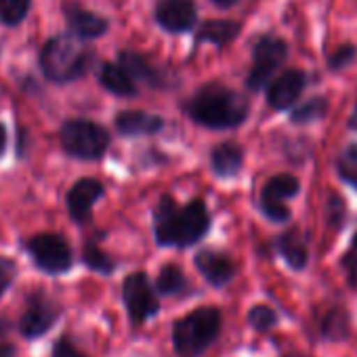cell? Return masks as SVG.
Returning <instances> with one entry per match:
<instances>
[{
  "instance_id": "obj_1",
  "label": "cell",
  "mask_w": 357,
  "mask_h": 357,
  "mask_svg": "<svg viewBox=\"0 0 357 357\" xmlns=\"http://www.w3.org/2000/svg\"><path fill=\"white\" fill-rule=\"evenodd\" d=\"M211 229V215L202 200L178 206L174 198L164 196L153 211V238L158 246L190 248Z\"/></svg>"
},
{
  "instance_id": "obj_2",
  "label": "cell",
  "mask_w": 357,
  "mask_h": 357,
  "mask_svg": "<svg viewBox=\"0 0 357 357\" xmlns=\"http://www.w3.org/2000/svg\"><path fill=\"white\" fill-rule=\"evenodd\" d=\"M185 112L206 128H234L246 120L248 101L223 84H206L188 101Z\"/></svg>"
},
{
  "instance_id": "obj_3",
  "label": "cell",
  "mask_w": 357,
  "mask_h": 357,
  "mask_svg": "<svg viewBox=\"0 0 357 357\" xmlns=\"http://www.w3.org/2000/svg\"><path fill=\"white\" fill-rule=\"evenodd\" d=\"M223 313L219 307H196L170 326V340L176 357H200L221 336Z\"/></svg>"
},
{
  "instance_id": "obj_4",
  "label": "cell",
  "mask_w": 357,
  "mask_h": 357,
  "mask_svg": "<svg viewBox=\"0 0 357 357\" xmlns=\"http://www.w3.org/2000/svg\"><path fill=\"white\" fill-rule=\"evenodd\" d=\"M91 63V51L76 34L51 38L40 53L43 74L53 82H72L80 78Z\"/></svg>"
},
{
  "instance_id": "obj_5",
  "label": "cell",
  "mask_w": 357,
  "mask_h": 357,
  "mask_svg": "<svg viewBox=\"0 0 357 357\" xmlns=\"http://www.w3.org/2000/svg\"><path fill=\"white\" fill-rule=\"evenodd\" d=\"M130 326L137 330L160 313V294L145 271H132L124 278L120 290Z\"/></svg>"
},
{
  "instance_id": "obj_6",
  "label": "cell",
  "mask_w": 357,
  "mask_h": 357,
  "mask_svg": "<svg viewBox=\"0 0 357 357\" xmlns=\"http://www.w3.org/2000/svg\"><path fill=\"white\" fill-rule=\"evenodd\" d=\"M61 147L80 160H99L109 147V135L91 120H68L61 126Z\"/></svg>"
},
{
  "instance_id": "obj_7",
  "label": "cell",
  "mask_w": 357,
  "mask_h": 357,
  "mask_svg": "<svg viewBox=\"0 0 357 357\" xmlns=\"http://www.w3.org/2000/svg\"><path fill=\"white\" fill-rule=\"evenodd\" d=\"M24 248L30 255L36 269H40L47 275L68 273L74 265L72 248L59 234H36L26 240Z\"/></svg>"
},
{
  "instance_id": "obj_8",
  "label": "cell",
  "mask_w": 357,
  "mask_h": 357,
  "mask_svg": "<svg viewBox=\"0 0 357 357\" xmlns=\"http://www.w3.org/2000/svg\"><path fill=\"white\" fill-rule=\"evenodd\" d=\"M61 313L63 307L53 296L43 290H36L26 298V309L17 319V332L26 340L43 338L49 334V330H53Z\"/></svg>"
},
{
  "instance_id": "obj_9",
  "label": "cell",
  "mask_w": 357,
  "mask_h": 357,
  "mask_svg": "<svg viewBox=\"0 0 357 357\" xmlns=\"http://www.w3.org/2000/svg\"><path fill=\"white\" fill-rule=\"evenodd\" d=\"M286 43L273 36H263L257 40L255 49H252V70L248 74V89L252 91H261L263 86H267V82L271 80L273 72L284 63L286 59Z\"/></svg>"
},
{
  "instance_id": "obj_10",
  "label": "cell",
  "mask_w": 357,
  "mask_h": 357,
  "mask_svg": "<svg viewBox=\"0 0 357 357\" xmlns=\"http://www.w3.org/2000/svg\"><path fill=\"white\" fill-rule=\"evenodd\" d=\"M298 194V178L292 174H278L269 178L263 194H261V211L267 219L275 223H284L290 219V211L284 204L286 200Z\"/></svg>"
},
{
  "instance_id": "obj_11",
  "label": "cell",
  "mask_w": 357,
  "mask_h": 357,
  "mask_svg": "<svg viewBox=\"0 0 357 357\" xmlns=\"http://www.w3.org/2000/svg\"><path fill=\"white\" fill-rule=\"evenodd\" d=\"M194 265L213 288H225L238 273L234 259L215 248H202L200 252H196Z\"/></svg>"
},
{
  "instance_id": "obj_12",
  "label": "cell",
  "mask_w": 357,
  "mask_h": 357,
  "mask_svg": "<svg viewBox=\"0 0 357 357\" xmlns=\"http://www.w3.org/2000/svg\"><path fill=\"white\" fill-rule=\"evenodd\" d=\"M198 11L194 0H158L155 22L172 34H181L194 28Z\"/></svg>"
},
{
  "instance_id": "obj_13",
  "label": "cell",
  "mask_w": 357,
  "mask_h": 357,
  "mask_svg": "<svg viewBox=\"0 0 357 357\" xmlns=\"http://www.w3.org/2000/svg\"><path fill=\"white\" fill-rule=\"evenodd\" d=\"M103 196V185L97 178H80L68 192V213L76 223H86L93 217L95 202Z\"/></svg>"
},
{
  "instance_id": "obj_14",
  "label": "cell",
  "mask_w": 357,
  "mask_h": 357,
  "mask_svg": "<svg viewBox=\"0 0 357 357\" xmlns=\"http://www.w3.org/2000/svg\"><path fill=\"white\" fill-rule=\"evenodd\" d=\"M305 86V74L298 70H288L275 78L267 89V103L273 109H288L296 103Z\"/></svg>"
},
{
  "instance_id": "obj_15",
  "label": "cell",
  "mask_w": 357,
  "mask_h": 357,
  "mask_svg": "<svg viewBox=\"0 0 357 357\" xmlns=\"http://www.w3.org/2000/svg\"><path fill=\"white\" fill-rule=\"evenodd\" d=\"M66 13V20H68V26L72 30V34H76L78 38L82 40H93V38H99L107 32V20L93 13V11H86L78 5H70L63 9Z\"/></svg>"
},
{
  "instance_id": "obj_16",
  "label": "cell",
  "mask_w": 357,
  "mask_h": 357,
  "mask_svg": "<svg viewBox=\"0 0 357 357\" xmlns=\"http://www.w3.org/2000/svg\"><path fill=\"white\" fill-rule=\"evenodd\" d=\"M164 122L160 116L155 114H147V112H139V109H128V112H120L116 116V128L120 130V135L124 137H139V135H153L158 130H162Z\"/></svg>"
},
{
  "instance_id": "obj_17",
  "label": "cell",
  "mask_w": 357,
  "mask_h": 357,
  "mask_svg": "<svg viewBox=\"0 0 357 357\" xmlns=\"http://www.w3.org/2000/svg\"><path fill=\"white\" fill-rule=\"evenodd\" d=\"M278 250L292 269L301 271V269L307 267V261H309L307 242L296 229H290V231H286V234H282L278 238Z\"/></svg>"
},
{
  "instance_id": "obj_18",
  "label": "cell",
  "mask_w": 357,
  "mask_h": 357,
  "mask_svg": "<svg viewBox=\"0 0 357 357\" xmlns=\"http://www.w3.org/2000/svg\"><path fill=\"white\" fill-rule=\"evenodd\" d=\"M99 82L103 89L120 97H132L137 93L132 78L126 74V70L120 63H103L99 68Z\"/></svg>"
},
{
  "instance_id": "obj_19",
  "label": "cell",
  "mask_w": 357,
  "mask_h": 357,
  "mask_svg": "<svg viewBox=\"0 0 357 357\" xmlns=\"http://www.w3.org/2000/svg\"><path fill=\"white\" fill-rule=\"evenodd\" d=\"M211 162H213V170L219 176H234L240 172L244 164V151L236 143H221L213 149Z\"/></svg>"
},
{
  "instance_id": "obj_20",
  "label": "cell",
  "mask_w": 357,
  "mask_h": 357,
  "mask_svg": "<svg viewBox=\"0 0 357 357\" xmlns=\"http://www.w3.org/2000/svg\"><path fill=\"white\" fill-rule=\"evenodd\" d=\"M153 288L160 296H183L190 290V282L181 267L174 263H166L160 269Z\"/></svg>"
},
{
  "instance_id": "obj_21",
  "label": "cell",
  "mask_w": 357,
  "mask_h": 357,
  "mask_svg": "<svg viewBox=\"0 0 357 357\" xmlns=\"http://www.w3.org/2000/svg\"><path fill=\"white\" fill-rule=\"evenodd\" d=\"M118 63L126 70V74L130 78H137V80H143V82H149V84H158L160 78H158V70L139 53H132V51H122L118 55Z\"/></svg>"
},
{
  "instance_id": "obj_22",
  "label": "cell",
  "mask_w": 357,
  "mask_h": 357,
  "mask_svg": "<svg viewBox=\"0 0 357 357\" xmlns=\"http://www.w3.org/2000/svg\"><path fill=\"white\" fill-rule=\"evenodd\" d=\"M240 32V26L236 22H229V20H213V22H206L200 32H198V40L200 43H213L217 47H223L227 43H231Z\"/></svg>"
},
{
  "instance_id": "obj_23",
  "label": "cell",
  "mask_w": 357,
  "mask_h": 357,
  "mask_svg": "<svg viewBox=\"0 0 357 357\" xmlns=\"http://www.w3.org/2000/svg\"><path fill=\"white\" fill-rule=\"evenodd\" d=\"M349 336V311L342 307H334L326 313L321 321V338L340 342Z\"/></svg>"
},
{
  "instance_id": "obj_24",
  "label": "cell",
  "mask_w": 357,
  "mask_h": 357,
  "mask_svg": "<svg viewBox=\"0 0 357 357\" xmlns=\"http://www.w3.org/2000/svg\"><path fill=\"white\" fill-rule=\"evenodd\" d=\"M82 261H84V265H86L91 271L101 273V275H112V273L116 271V261H114L105 250H101L97 244H93V242L84 244Z\"/></svg>"
},
{
  "instance_id": "obj_25",
  "label": "cell",
  "mask_w": 357,
  "mask_h": 357,
  "mask_svg": "<svg viewBox=\"0 0 357 357\" xmlns=\"http://www.w3.org/2000/svg\"><path fill=\"white\" fill-rule=\"evenodd\" d=\"M246 321L255 332L265 334V332H269V330H273L278 326L280 317H278L275 309H271L269 305H255V307H250V311L246 315Z\"/></svg>"
},
{
  "instance_id": "obj_26",
  "label": "cell",
  "mask_w": 357,
  "mask_h": 357,
  "mask_svg": "<svg viewBox=\"0 0 357 357\" xmlns=\"http://www.w3.org/2000/svg\"><path fill=\"white\" fill-rule=\"evenodd\" d=\"M32 0H0V22L7 26H17L26 20Z\"/></svg>"
},
{
  "instance_id": "obj_27",
  "label": "cell",
  "mask_w": 357,
  "mask_h": 357,
  "mask_svg": "<svg viewBox=\"0 0 357 357\" xmlns=\"http://www.w3.org/2000/svg\"><path fill=\"white\" fill-rule=\"evenodd\" d=\"M328 112V103L324 97H315L303 105H298L294 112H292V122L296 124H307V122H315V120H321Z\"/></svg>"
},
{
  "instance_id": "obj_28",
  "label": "cell",
  "mask_w": 357,
  "mask_h": 357,
  "mask_svg": "<svg viewBox=\"0 0 357 357\" xmlns=\"http://www.w3.org/2000/svg\"><path fill=\"white\" fill-rule=\"evenodd\" d=\"M338 172L347 183L357 188V145H349L338 158Z\"/></svg>"
},
{
  "instance_id": "obj_29",
  "label": "cell",
  "mask_w": 357,
  "mask_h": 357,
  "mask_svg": "<svg viewBox=\"0 0 357 357\" xmlns=\"http://www.w3.org/2000/svg\"><path fill=\"white\" fill-rule=\"evenodd\" d=\"M13 324L7 317H0V357H17V344L11 338Z\"/></svg>"
},
{
  "instance_id": "obj_30",
  "label": "cell",
  "mask_w": 357,
  "mask_h": 357,
  "mask_svg": "<svg viewBox=\"0 0 357 357\" xmlns=\"http://www.w3.org/2000/svg\"><path fill=\"white\" fill-rule=\"evenodd\" d=\"M51 357H89V355L78 349V344L74 342V338L70 334H63L53 342Z\"/></svg>"
},
{
  "instance_id": "obj_31",
  "label": "cell",
  "mask_w": 357,
  "mask_h": 357,
  "mask_svg": "<svg viewBox=\"0 0 357 357\" xmlns=\"http://www.w3.org/2000/svg\"><path fill=\"white\" fill-rule=\"evenodd\" d=\"M15 275H17L15 261L7 259V257H0V298H3V294L11 288Z\"/></svg>"
},
{
  "instance_id": "obj_32",
  "label": "cell",
  "mask_w": 357,
  "mask_h": 357,
  "mask_svg": "<svg viewBox=\"0 0 357 357\" xmlns=\"http://www.w3.org/2000/svg\"><path fill=\"white\" fill-rule=\"evenodd\" d=\"M353 55H355V49L351 45H347V47H340L336 53H332V57L328 59V63H330L332 70H340V68H344L353 59Z\"/></svg>"
},
{
  "instance_id": "obj_33",
  "label": "cell",
  "mask_w": 357,
  "mask_h": 357,
  "mask_svg": "<svg viewBox=\"0 0 357 357\" xmlns=\"http://www.w3.org/2000/svg\"><path fill=\"white\" fill-rule=\"evenodd\" d=\"M342 267L347 271V282L353 290H357V250L344 255L342 259Z\"/></svg>"
},
{
  "instance_id": "obj_34",
  "label": "cell",
  "mask_w": 357,
  "mask_h": 357,
  "mask_svg": "<svg viewBox=\"0 0 357 357\" xmlns=\"http://www.w3.org/2000/svg\"><path fill=\"white\" fill-rule=\"evenodd\" d=\"M328 211H330V217H328L330 221H328V223L334 225V227H338V225H340V219H342V215H344V208H342V202H340L336 196L332 198V204L328 206Z\"/></svg>"
},
{
  "instance_id": "obj_35",
  "label": "cell",
  "mask_w": 357,
  "mask_h": 357,
  "mask_svg": "<svg viewBox=\"0 0 357 357\" xmlns=\"http://www.w3.org/2000/svg\"><path fill=\"white\" fill-rule=\"evenodd\" d=\"M5 147H7V130H5L3 124H0V155H3Z\"/></svg>"
},
{
  "instance_id": "obj_36",
  "label": "cell",
  "mask_w": 357,
  "mask_h": 357,
  "mask_svg": "<svg viewBox=\"0 0 357 357\" xmlns=\"http://www.w3.org/2000/svg\"><path fill=\"white\" fill-rule=\"evenodd\" d=\"M213 3L217 5V7H223V9H229V7H234V5H238L240 0H213Z\"/></svg>"
},
{
  "instance_id": "obj_37",
  "label": "cell",
  "mask_w": 357,
  "mask_h": 357,
  "mask_svg": "<svg viewBox=\"0 0 357 357\" xmlns=\"http://www.w3.org/2000/svg\"><path fill=\"white\" fill-rule=\"evenodd\" d=\"M349 126H351L353 130H357V105H355V109H353V114H351V120H349Z\"/></svg>"
},
{
  "instance_id": "obj_38",
  "label": "cell",
  "mask_w": 357,
  "mask_h": 357,
  "mask_svg": "<svg viewBox=\"0 0 357 357\" xmlns=\"http://www.w3.org/2000/svg\"><path fill=\"white\" fill-rule=\"evenodd\" d=\"M282 357H307V355H303V353H288V355H282Z\"/></svg>"
},
{
  "instance_id": "obj_39",
  "label": "cell",
  "mask_w": 357,
  "mask_h": 357,
  "mask_svg": "<svg viewBox=\"0 0 357 357\" xmlns=\"http://www.w3.org/2000/svg\"><path fill=\"white\" fill-rule=\"evenodd\" d=\"M353 250H357V234H355V238H353Z\"/></svg>"
}]
</instances>
